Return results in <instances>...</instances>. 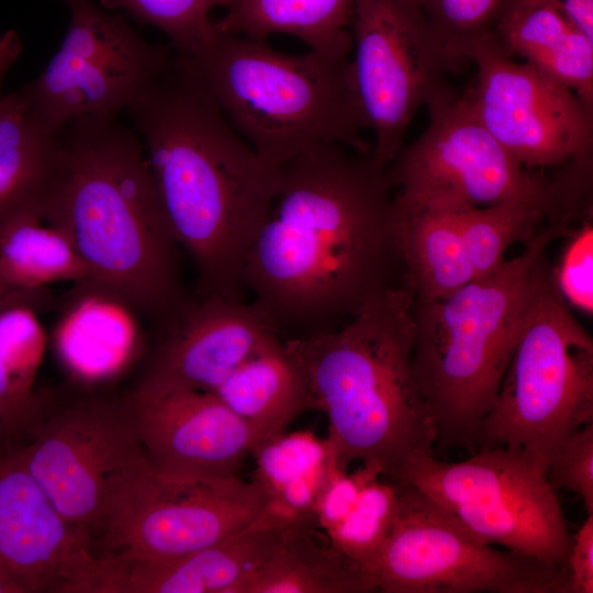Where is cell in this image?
<instances>
[{"label":"cell","mask_w":593,"mask_h":593,"mask_svg":"<svg viewBox=\"0 0 593 593\" xmlns=\"http://www.w3.org/2000/svg\"><path fill=\"white\" fill-rule=\"evenodd\" d=\"M556 286L566 302L586 314L593 313L592 217L572 228L560 260L552 267Z\"/></svg>","instance_id":"obj_35"},{"label":"cell","mask_w":593,"mask_h":593,"mask_svg":"<svg viewBox=\"0 0 593 593\" xmlns=\"http://www.w3.org/2000/svg\"><path fill=\"white\" fill-rule=\"evenodd\" d=\"M354 5L355 0H234L215 23L220 31L260 41L289 34L312 51L346 57Z\"/></svg>","instance_id":"obj_26"},{"label":"cell","mask_w":593,"mask_h":593,"mask_svg":"<svg viewBox=\"0 0 593 593\" xmlns=\"http://www.w3.org/2000/svg\"><path fill=\"white\" fill-rule=\"evenodd\" d=\"M46 203L0 225V276L23 290L60 281L85 287L88 270L68 238L46 221Z\"/></svg>","instance_id":"obj_28"},{"label":"cell","mask_w":593,"mask_h":593,"mask_svg":"<svg viewBox=\"0 0 593 593\" xmlns=\"http://www.w3.org/2000/svg\"><path fill=\"white\" fill-rule=\"evenodd\" d=\"M593 592V514H588L574 535L562 564L557 569L551 593Z\"/></svg>","instance_id":"obj_36"},{"label":"cell","mask_w":593,"mask_h":593,"mask_svg":"<svg viewBox=\"0 0 593 593\" xmlns=\"http://www.w3.org/2000/svg\"><path fill=\"white\" fill-rule=\"evenodd\" d=\"M413 292H389L342 326L283 339L299 363L338 467L360 461L409 484L434 456L436 426L412 366Z\"/></svg>","instance_id":"obj_4"},{"label":"cell","mask_w":593,"mask_h":593,"mask_svg":"<svg viewBox=\"0 0 593 593\" xmlns=\"http://www.w3.org/2000/svg\"><path fill=\"white\" fill-rule=\"evenodd\" d=\"M353 77L373 143L389 167L405 145L417 111L451 86L459 68L409 0H355L350 21Z\"/></svg>","instance_id":"obj_12"},{"label":"cell","mask_w":593,"mask_h":593,"mask_svg":"<svg viewBox=\"0 0 593 593\" xmlns=\"http://www.w3.org/2000/svg\"><path fill=\"white\" fill-rule=\"evenodd\" d=\"M491 35L507 55L568 87L593 109V40L550 0H504Z\"/></svg>","instance_id":"obj_20"},{"label":"cell","mask_w":593,"mask_h":593,"mask_svg":"<svg viewBox=\"0 0 593 593\" xmlns=\"http://www.w3.org/2000/svg\"><path fill=\"white\" fill-rule=\"evenodd\" d=\"M54 392L36 389L0 348V455L25 447L38 430Z\"/></svg>","instance_id":"obj_33"},{"label":"cell","mask_w":593,"mask_h":593,"mask_svg":"<svg viewBox=\"0 0 593 593\" xmlns=\"http://www.w3.org/2000/svg\"><path fill=\"white\" fill-rule=\"evenodd\" d=\"M48 289L23 290L9 284L0 276V313L13 307H27L35 313L52 305Z\"/></svg>","instance_id":"obj_37"},{"label":"cell","mask_w":593,"mask_h":593,"mask_svg":"<svg viewBox=\"0 0 593 593\" xmlns=\"http://www.w3.org/2000/svg\"><path fill=\"white\" fill-rule=\"evenodd\" d=\"M56 331V349L72 376L82 383L114 377L136 349V316L101 295L78 290Z\"/></svg>","instance_id":"obj_25"},{"label":"cell","mask_w":593,"mask_h":593,"mask_svg":"<svg viewBox=\"0 0 593 593\" xmlns=\"http://www.w3.org/2000/svg\"><path fill=\"white\" fill-rule=\"evenodd\" d=\"M155 472L175 479L238 475L260 440L214 393L149 392L123 396Z\"/></svg>","instance_id":"obj_18"},{"label":"cell","mask_w":593,"mask_h":593,"mask_svg":"<svg viewBox=\"0 0 593 593\" xmlns=\"http://www.w3.org/2000/svg\"><path fill=\"white\" fill-rule=\"evenodd\" d=\"M399 213L414 302L440 299L475 279L456 209L427 206Z\"/></svg>","instance_id":"obj_27"},{"label":"cell","mask_w":593,"mask_h":593,"mask_svg":"<svg viewBox=\"0 0 593 593\" xmlns=\"http://www.w3.org/2000/svg\"><path fill=\"white\" fill-rule=\"evenodd\" d=\"M234 0H102L143 23L156 26L170 40L176 54L193 55L216 32L211 18L214 8H227Z\"/></svg>","instance_id":"obj_31"},{"label":"cell","mask_w":593,"mask_h":593,"mask_svg":"<svg viewBox=\"0 0 593 593\" xmlns=\"http://www.w3.org/2000/svg\"><path fill=\"white\" fill-rule=\"evenodd\" d=\"M184 58L232 126L268 164L281 168L323 145L370 152L350 56L312 49L287 54L216 27Z\"/></svg>","instance_id":"obj_6"},{"label":"cell","mask_w":593,"mask_h":593,"mask_svg":"<svg viewBox=\"0 0 593 593\" xmlns=\"http://www.w3.org/2000/svg\"><path fill=\"white\" fill-rule=\"evenodd\" d=\"M317 526L281 527L261 564L237 593H369L376 586L361 563L328 538Z\"/></svg>","instance_id":"obj_22"},{"label":"cell","mask_w":593,"mask_h":593,"mask_svg":"<svg viewBox=\"0 0 593 593\" xmlns=\"http://www.w3.org/2000/svg\"><path fill=\"white\" fill-rule=\"evenodd\" d=\"M60 160L46 221L70 242L89 281L78 290L107 298L156 327L189 295L180 245L169 225L144 145L118 115L85 116L59 130Z\"/></svg>","instance_id":"obj_3"},{"label":"cell","mask_w":593,"mask_h":593,"mask_svg":"<svg viewBox=\"0 0 593 593\" xmlns=\"http://www.w3.org/2000/svg\"><path fill=\"white\" fill-rule=\"evenodd\" d=\"M61 145L23 86L0 107V225L41 206L53 188Z\"/></svg>","instance_id":"obj_21"},{"label":"cell","mask_w":593,"mask_h":593,"mask_svg":"<svg viewBox=\"0 0 593 593\" xmlns=\"http://www.w3.org/2000/svg\"><path fill=\"white\" fill-rule=\"evenodd\" d=\"M571 221L549 222L492 272L429 302H412V366L436 426L435 448L477 451L522 326L549 264L548 245Z\"/></svg>","instance_id":"obj_5"},{"label":"cell","mask_w":593,"mask_h":593,"mask_svg":"<svg viewBox=\"0 0 593 593\" xmlns=\"http://www.w3.org/2000/svg\"><path fill=\"white\" fill-rule=\"evenodd\" d=\"M573 24L593 40V0H550Z\"/></svg>","instance_id":"obj_38"},{"label":"cell","mask_w":593,"mask_h":593,"mask_svg":"<svg viewBox=\"0 0 593 593\" xmlns=\"http://www.w3.org/2000/svg\"><path fill=\"white\" fill-rule=\"evenodd\" d=\"M547 479L556 490L581 497L588 514H593V422L561 440L549 455Z\"/></svg>","instance_id":"obj_34"},{"label":"cell","mask_w":593,"mask_h":593,"mask_svg":"<svg viewBox=\"0 0 593 593\" xmlns=\"http://www.w3.org/2000/svg\"><path fill=\"white\" fill-rule=\"evenodd\" d=\"M70 12L59 51L23 86L45 122L59 131L85 116L119 115L168 65L166 46L143 38L123 15L92 0H60Z\"/></svg>","instance_id":"obj_14"},{"label":"cell","mask_w":593,"mask_h":593,"mask_svg":"<svg viewBox=\"0 0 593 593\" xmlns=\"http://www.w3.org/2000/svg\"><path fill=\"white\" fill-rule=\"evenodd\" d=\"M396 503L398 483L373 477L345 515L325 530V536L363 567L383 544Z\"/></svg>","instance_id":"obj_30"},{"label":"cell","mask_w":593,"mask_h":593,"mask_svg":"<svg viewBox=\"0 0 593 593\" xmlns=\"http://www.w3.org/2000/svg\"><path fill=\"white\" fill-rule=\"evenodd\" d=\"M280 527L256 521L199 551L165 561H112L104 593H237L267 557Z\"/></svg>","instance_id":"obj_19"},{"label":"cell","mask_w":593,"mask_h":593,"mask_svg":"<svg viewBox=\"0 0 593 593\" xmlns=\"http://www.w3.org/2000/svg\"><path fill=\"white\" fill-rule=\"evenodd\" d=\"M22 52V43L15 30L0 35V107L5 98L4 81L9 70Z\"/></svg>","instance_id":"obj_39"},{"label":"cell","mask_w":593,"mask_h":593,"mask_svg":"<svg viewBox=\"0 0 593 593\" xmlns=\"http://www.w3.org/2000/svg\"><path fill=\"white\" fill-rule=\"evenodd\" d=\"M125 111L169 225L195 267L197 294L243 300L246 258L280 192L282 167L237 133L178 54Z\"/></svg>","instance_id":"obj_2"},{"label":"cell","mask_w":593,"mask_h":593,"mask_svg":"<svg viewBox=\"0 0 593 593\" xmlns=\"http://www.w3.org/2000/svg\"><path fill=\"white\" fill-rule=\"evenodd\" d=\"M477 66L465 91L486 130L528 169L561 168L592 158L593 109L568 87L493 40L470 57Z\"/></svg>","instance_id":"obj_15"},{"label":"cell","mask_w":593,"mask_h":593,"mask_svg":"<svg viewBox=\"0 0 593 593\" xmlns=\"http://www.w3.org/2000/svg\"><path fill=\"white\" fill-rule=\"evenodd\" d=\"M0 562L26 593H104L109 574L22 461L0 455Z\"/></svg>","instance_id":"obj_17"},{"label":"cell","mask_w":593,"mask_h":593,"mask_svg":"<svg viewBox=\"0 0 593 593\" xmlns=\"http://www.w3.org/2000/svg\"><path fill=\"white\" fill-rule=\"evenodd\" d=\"M155 328L135 389L213 393L243 362L281 338L261 310L244 300L189 296Z\"/></svg>","instance_id":"obj_16"},{"label":"cell","mask_w":593,"mask_h":593,"mask_svg":"<svg viewBox=\"0 0 593 593\" xmlns=\"http://www.w3.org/2000/svg\"><path fill=\"white\" fill-rule=\"evenodd\" d=\"M253 479H175L154 470L123 493L98 540L112 561H165L219 544L253 525L266 506Z\"/></svg>","instance_id":"obj_13"},{"label":"cell","mask_w":593,"mask_h":593,"mask_svg":"<svg viewBox=\"0 0 593 593\" xmlns=\"http://www.w3.org/2000/svg\"><path fill=\"white\" fill-rule=\"evenodd\" d=\"M19 454L91 547L126 489L153 470L124 399L92 391L54 392L38 430Z\"/></svg>","instance_id":"obj_9"},{"label":"cell","mask_w":593,"mask_h":593,"mask_svg":"<svg viewBox=\"0 0 593 593\" xmlns=\"http://www.w3.org/2000/svg\"><path fill=\"white\" fill-rule=\"evenodd\" d=\"M253 456L257 462L254 479L267 500L258 519L273 527L317 526L320 496L342 470L327 440L310 434H282L260 445Z\"/></svg>","instance_id":"obj_23"},{"label":"cell","mask_w":593,"mask_h":593,"mask_svg":"<svg viewBox=\"0 0 593 593\" xmlns=\"http://www.w3.org/2000/svg\"><path fill=\"white\" fill-rule=\"evenodd\" d=\"M592 422L593 338L560 294L549 262L481 423L477 451L516 446L548 459L561 440Z\"/></svg>","instance_id":"obj_7"},{"label":"cell","mask_w":593,"mask_h":593,"mask_svg":"<svg viewBox=\"0 0 593 593\" xmlns=\"http://www.w3.org/2000/svg\"><path fill=\"white\" fill-rule=\"evenodd\" d=\"M213 393L253 429L260 445L314 410L305 377L282 338L243 362Z\"/></svg>","instance_id":"obj_24"},{"label":"cell","mask_w":593,"mask_h":593,"mask_svg":"<svg viewBox=\"0 0 593 593\" xmlns=\"http://www.w3.org/2000/svg\"><path fill=\"white\" fill-rule=\"evenodd\" d=\"M0 593H26L24 585L1 562Z\"/></svg>","instance_id":"obj_40"},{"label":"cell","mask_w":593,"mask_h":593,"mask_svg":"<svg viewBox=\"0 0 593 593\" xmlns=\"http://www.w3.org/2000/svg\"><path fill=\"white\" fill-rule=\"evenodd\" d=\"M244 286L282 339L335 329L381 295L412 290L389 167L339 145L286 164Z\"/></svg>","instance_id":"obj_1"},{"label":"cell","mask_w":593,"mask_h":593,"mask_svg":"<svg viewBox=\"0 0 593 593\" xmlns=\"http://www.w3.org/2000/svg\"><path fill=\"white\" fill-rule=\"evenodd\" d=\"M456 212L475 278L495 270L512 244L528 242L541 230L540 224L549 222L542 206L524 201L463 206Z\"/></svg>","instance_id":"obj_29"},{"label":"cell","mask_w":593,"mask_h":593,"mask_svg":"<svg viewBox=\"0 0 593 593\" xmlns=\"http://www.w3.org/2000/svg\"><path fill=\"white\" fill-rule=\"evenodd\" d=\"M426 109L427 127L389 165L400 212L524 201L542 206L550 222L564 216L558 177L537 175L515 158L481 123L465 92L451 87Z\"/></svg>","instance_id":"obj_8"},{"label":"cell","mask_w":593,"mask_h":593,"mask_svg":"<svg viewBox=\"0 0 593 593\" xmlns=\"http://www.w3.org/2000/svg\"><path fill=\"white\" fill-rule=\"evenodd\" d=\"M459 68L491 34L504 0H409Z\"/></svg>","instance_id":"obj_32"},{"label":"cell","mask_w":593,"mask_h":593,"mask_svg":"<svg viewBox=\"0 0 593 593\" xmlns=\"http://www.w3.org/2000/svg\"><path fill=\"white\" fill-rule=\"evenodd\" d=\"M547 460L516 446L481 449L459 462L432 456L417 465L409 484L485 541L558 569L572 535L547 479Z\"/></svg>","instance_id":"obj_11"},{"label":"cell","mask_w":593,"mask_h":593,"mask_svg":"<svg viewBox=\"0 0 593 593\" xmlns=\"http://www.w3.org/2000/svg\"><path fill=\"white\" fill-rule=\"evenodd\" d=\"M363 569L384 593H551L557 572L494 548L416 486L400 483L387 537Z\"/></svg>","instance_id":"obj_10"}]
</instances>
